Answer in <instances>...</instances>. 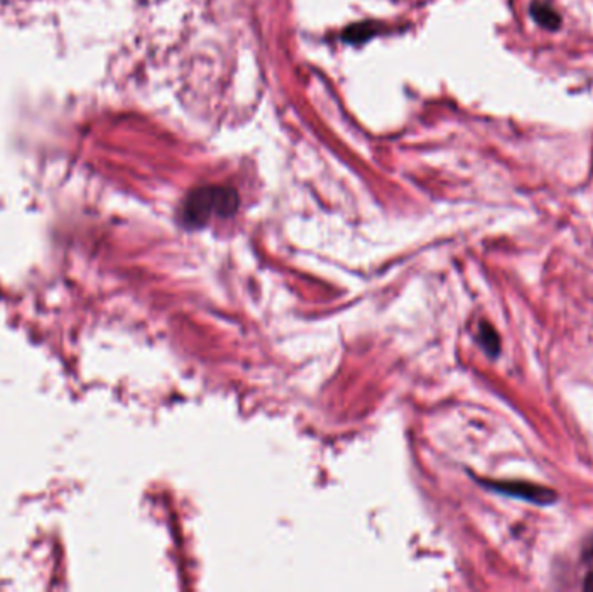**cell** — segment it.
<instances>
[{
    "label": "cell",
    "instance_id": "obj_1",
    "mask_svg": "<svg viewBox=\"0 0 593 592\" xmlns=\"http://www.w3.org/2000/svg\"><path fill=\"white\" fill-rule=\"evenodd\" d=\"M240 198L227 186H203L193 190L181 207V220L188 228H201L212 218H229L238 211Z\"/></svg>",
    "mask_w": 593,
    "mask_h": 592
},
{
    "label": "cell",
    "instance_id": "obj_2",
    "mask_svg": "<svg viewBox=\"0 0 593 592\" xmlns=\"http://www.w3.org/2000/svg\"><path fill=\"white\" fill-rule=\"evenodd\" d=\"M490 489H493L496 492L501 494L510 495V497H519L527 502H535V504H550L555 500V492L550 489H544L540 485H533V483H522V481H505V483H488Z\"/></svg>",
    "mask_w": 593,
    "mask_h": 592
},
{
    "label": "cell",
    "instance_id": "obj_3",
    "mask_svg": "<svg viewBox=\"0 0 593 592\" xmlns=\"http://www.w3.org/2000/svg\"><path fill=\"white\" fill-rule=\"evenodd\" d=\"M529 13H531L533 20H535L538 25L542 26V28H544V30L553 31V30H559L561 25H562V20H561L559 13H557L552 5L544 4V2L535 0V2L531 4V7H529Z\"/></svg>",
    "mask_w": 593,
    "mask_h": 592
},
{
    "label": "cell",
    "instance_id": "obj_4",
    "mask_svg": "<svg viewBox=\"0 0 593 592\" xmlns=\"http://www.w3.org/2000/svg\"><path fill=\"white\" fill-rule=\"evenodd\" d=\"M479 339L482 345L488 349L490 354H496L500 351V339L496 336V332L493 330V327L482 323L481 325V334H479Z\"/></svg>",
    "mask_w": 593,
    "mask_h": 592
},
{
    "label": "cell",
    "instance_id": "obj_5",
    "mask_svg": "<svg viewBox=\"0 0 593 592\" xmlns=\"http://www.w3.org/2000/svg\"><path fill=\"white\" fill-rule=\"evenodd\" d=\"M373 33H375L373 26L363 23V25L349 28V31L346 33V39L347 40H350V42H363L365 39H370Z\"/></svg>",
    "mask_w": 593,
    "mask_h": 592
},
{
    "label": "cell",
    "instance_id": "obj_6",
    "mask_svg": "<svg viewBox=\"0 0 593 592\" xmlns=\"http://www.w3.org/2000/svg\"><path fill=\"white\" fill-rule=\"evenodd\" d=\"M585 589L587 591H593V570L589 573V577H587V582H585Z\"/></svg>",
    "mask_w": 593,
    "mask_h": 592
}]
</instances>
